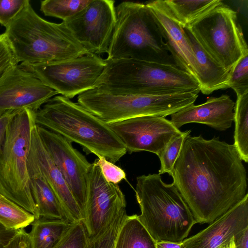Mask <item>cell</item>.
<instances>
[{"instance_id":"cell-8","label":"cell","mask_w":248,"mask_h":248,"mask_svg":"<svg viewBox=\"0 0 248 248\" xmlns=\"http://www.w3.org/2000/svg\"><path fill=\"white\" fill-rule=\"evenodd\" d=\"M198 93L165 95L114 94L96 88L79 94L78 103L104 123L109 124L136 117H165L188 107Z\"/></svg>"},{"instance_id":"cell-34","label":"cell","mask_w":248,"mask_h":248,"mask_svg":"<svg viewBox=\"0 0 248 248\" xmlns=\"http://www.w3.org/2000/svg\"><path fill=\"white\" fill-rule=\"evenodd\" d=\"M18 64L4 33L0 34V79L11 68Z\"/></svg>"},{"instance_id":"cell-1","label":"cell","mask_w":248,"mask_h":248,"mask_svg":"<svg viewBox=\"0 0 248 248\" xmlns=\"http://www.w3.org/2000/svg\"><path fill=\"white\" fill-rule=\"evenodd\" d=\"M171 176L196 223L210 224L248 193L242 160L233 144L218 137L188 136Z\"/></svg>"},{"instance_id":"cell-2","label":"cell","mask_w":248,"mask_h":248,"mask_svg":"<svg viewBox=\"0 0 248 248\" xmlns=\"http://www.w3.org/2000/svg\"><path fill=\"white\" fill-rule=\"evenodd\" d=\"M34 121L36 125L113 163L126 154L124 145L108 124L62 95L54 96L34 112Z\"/></svg>"},{"instance_id":"cell-15","label":"cell","mask_w":248,"mask_h":248,"mask_svg":"<svg viewBox=\"0 0 248 248\" xmlns=\"http://www.w3.org/2000/svg\"><path fill=\"white\" fill-rule=\"evenodd\" d=\"M126 205L125 196L119 186L105 180L94 161L89 174L87 200L82 221L89 237L96 236Z\"/></svg>"},{"instance_id":"cell-5","label":"cell","mask_w":248,"mask_h":248,"mask_svg":"<svg viewBox=\"0 0 248 248\" xmlns=\"http://www.w3.org/2000/svg\"><path fill=\"white\" fill-rule=\"evenodd\" d=\"M136 180L140 223L155 242H182L196 222L175 186L164 182L158 173L139 176Z\"/></svg>"},{"instance_id":"cell-18","label":"cell","mask_w":248,"mask_h":248,"mask_svg":"<svg viewBox=\"0 0 248 248\" xmlns=\"http://www.w3.org/2000/svg\"><path fill=\"white\" fill-rule=\"evenodd\" d=\"M146 4L152 13L175 65L197 80L195 58L183 27L164 0L153 1Z\"/></svg>"},{"instance_id":"cell-26","label":"cell","mask_w":248,"mask_h":248,"mask_svg":"<svg viewBox=\"0 0 248 248\" xmlns=\"http://www.w3.org/2000/svg\"><path fill=\"white\" fill-rule=\"evenodd\" d=\"M34 215L0 193V223L10 230L24 228L34 221Z\"/></svg>"},{"instance_id":"cell-12","label":"cell","mask_w":248,"mask_h":248,"mask_svg":"<svg viewBox=\"0 0 248 248\" xmlns=\"http://www.w3.org/2000/svg\"><path fill=\"white\" fill-rule=\"evenodd\" d=\"M36 127L45 148L63 175L84 218L92 163L63 137L42 126Z\"/></svg>"},{"instance_id":"cell-4","label":"cell","mask_w":248,"mask_h":248,"mask_svg":"<svg viewBox=\"0 0 248 248\" xmlns=\"http://www.w3.org/2000/svg\"><path fill=\"white\" fill-rule=\"evenodd\" d=\"M96 84L99 91L114 94L198 93L200 84L176 65L135 59H105Z\"/></svg>"},{"instance_id":"cell-13","label":"cell","mask_w":248,"mask_h":248,"mask_svg":"<svg viewBox=\"0 0 248 248\" xmlns=\"http://www.w3.org/2000/svg\"><path fill=\"white\" fill-rule=\"evenodd\" d=\"M58 94L34 73L16 64L0 79V116L25 109L35 112Z\"/></svg>"},{"instance_id":"cell-31","label":"cell","mask_w":248,"mask_h":248,"mask_svg":"<svg viewBox=\"0 0 248 248\" xmlns=\"http://www.w3.org/2000/svg\"><path fill=\"white\" fill-rule=\"evenodd\" d=\"M228 87L234 91L237 96L248 93V53L243 56L232 67Z\"/></svg>"},{"instance_id":"cell-17","label":"cell","mask_w":248,"mask_h":248,"mask_svg":"<svg viewBox=\"0 0 248 248\" xmlns=\"http://www.w3.org/2000/svg\"><path fill=\"white\" fill-rule=\"evenodd\" d=\"M248 228V193L204 230L184 239L185 248H221Z\"/></svg>"},{"instance_id":"cell-21","label":"cell","mask_w":248,"mask_h":248,"mask_svg":"<svg viewBox=\"0 0 248 248\" xmlns=\"http://www.w3.org/2000/svg\"><path fill=\"white\" fill-rule=\"evenodd\" d=\"M30 189L39 218L68 220L65 212L45 178L38 173H29Z\"/></svg>"},{"instance_id":"cell-27","label":"cell","mask_w":248,"mask_h":248,"mask_svg":"<svg viewBox=\"0 0 248 248\" xmlns=\"http://www.w3.org/2000/svg\"><path fill=\"white\" fill-rule=\"evenodd\" d=\"M91 0H45L41 1L40 10L46 16L63 21L83 10Z\"/></svg>"},{"instance_id":"cell-7","label":"cell","mask_w":248,"mask_h":248,"mask_svg":"<svg viewBox=\"0 0 248 248\" xmlns=\"http://www.w3.org/2000/svg\"><path fill=\"white\" fill-rule=\"evenodd\" d=\"M34 112L25 109L16 113L7 129L0 153V193L39 219L30 189L27 168Z\"/></svg>"},{"instance_id":"cell-22","label":"cell","mask_w":248,"mask_h":248,"mask_svg":"<svg viewBox=\"0 0 248 248\" xmlns=\"http://www.w3.org/2000/svg\"><path fill=\"white\" fill-rule=\"evenodd\" d=\"M73 222L67 219L40 218L29 233L31 248H54Z\"/></svg>"},{"instance_id":"cell-10","label":"cell","mask_w":248,"mask_h":248,"mask_svg":"<svg viewBox=\"0 0 248 248\" xmlns=\"http://www.w3.org/2000/svg\"><path fill=\"white\" fill-rule=\"evenodd\" d=\"M105 66V60L98 55L87 53L63 61L23 67L58 94L71 99L95 88Z\"/></svg>"},{"instance_id":"cell-23","label":"cell","mask_w":248,"mask_h":248,"mask_svg":"<svg viewBox=\"0 0 248 248\" xmlns=\"http://www.w3.org/2000/svg\"><path fill=\"white\" fill-rule=\"evenodd\" d=\"M114 248H156V242L138 219L127 215L120 228Z\"/></svg>"},{"instance_id":"cell-37","label":"cell","mask_w":248,"mask_h":248,"mask_svg":"<svg viewBox=\"0 0 248 248\" xmlns=\"http://www.w3.org/2000/svg\"><path fill=\"white\" fill-rule=\"evenodd\" d=\"M17 230H10L0 223V245L5 246L12 238Z\"/></svg>"},{"instance_id":"cell-19","label":"cell","mask_w":248,"mask_h":248,"mask_svg":"<svg viewBox=\"0 0 248 248\" xmlns=\"http://www.w3.org/2000/svg\"><path fill=\"white\" fill-rule=\"evenodd\" d=\"M234 105L227 94L211 97L203 104H192L171 114L170 121L178 128L188 123H196L225 131L231 127L234 120Z\"/></svg>"},{"instance_id":"cell-3","label":"cell","mask_w":248,"mask_h":248,"mask_svg":"<svg viewBox=\"0 0 248 248\" xmlns=\"http://www.w3.org/2000/svg\"><path fill=\"white\" fill-rule=\"evenodd\" d=\"M4 33L17 62L24 67L89 53L63 21L58 24L45 20L36 13L30 1Z\"/></svg>"},{"instance_id":"cell-38","label":"cell","mask_w":248,"mask_h":248,"mask_svg":"<svg viewBox=\"0 0 248 248\" xmlns=\"http://www.w3.org/2000/svg\"><path fill=\"white\" fill-rule=\"evenodd\" d=\"M236 248H248V228L235 238Z\"/></svg>"},{"instance_id":"cell-20","label":"cell","mask_w":248,"mask_h":248,"mask_svg":"<svg viewBox=\"0 0 248 248\" xmlns=\"http://www.w3.org/2000/svg\"><path fill=\"white\" fill-rule=\"evenodd\" d=\"M196 61V73L200 91L206 95L228 88L230 72L217 63L204 49L187 26L183 27Z\"/></svg>"},{"instance_id":"cell-29","label":"cell","mask_w":248,"mask_h":248,"mask_svg":"<svg viewBox=\"0 0 248 248\" xmlns=\"http://www.w3.org/2000/svg\"><path fill=\"white\" fill-rule=\"evenodd\" d=\"M191 132V130L182 132L167 144L158 156L161 163L159 174L167 173L170 175H171L174 163L179 155L184 142L186 138L190 135Z\"/></svg>"},{"instance_id":"cell-39","label":"cell","mask_w":248,"mask_h":248,"mask_svg":"<svg viewBox=\"0 0 248 248\" xmlns=\"http://www.w3.org/2000/svg\"><path fill=\"white\" fill-rule=\"evenodd\" d=\"M156 248H185L183 242H156Z\"/></svg>"},{"instance_id":"cell-35","label":"cell","mask_w":248,"mask_h":248,"mask_svg":"<svg viewBox=\"0 0 248 248\" xmlns=\"http://www.w3.org/2000/svg\"><path fill=\"white\" fill-rule=\"evenodd\" d=\"M4 248H31L29 233L24 228L17 230Z\"/></svg>"},{"instance_id":"cell-9","label":"cell","mask_w":248,"mask_h":248,"mask_svg":"<svg viewBox=\"0 0 248 248\" xmlns=\"http://www.w3.org/2000/svg\"><path fill=\"white\" fill-rule=\"evenodd\" d=\"M186 26L208 53L230 72L248 53L237 13L222 1Z\"/></svg>"},{"instance_id":"cell-24","label":"cell","mask_w":248,"mask_h":248,"mask_svg":"<svg viewBox=\"0 0 248 248\" xmlns=\"http://www.w3.org/2000/svg\"><path fill=\"white\" fill-rule=\"evenodd\" d=\"M167 7L180 24L189 26L218 5L220 0H167Z\"/></svg>"},{"instance_id":"cell-40","label":"cell","mask_w":248,"mask_h":248,"mask_svg":"<svg viewBox=\"0 0 248 248\" xmlns=\"http://www.w3.org/2000/svg\"><path fill=\"white\" fill-rule=\"evenodd\" d=\"M221 248H236L235 237H232L228 243Z\"/></svg>"},{"instance_id":"cell-25","label":"cell","mask_w":248,"mask_h":248,"mask_svg":"<svg viewBox=\"0 0 248 248\" xmlns=\"http://www.w3.org/2000/svg\"><path fill=\"white\" fill-rule=\"evenodd\" d=\"M234 144L241 159L248 162V93L237 96L234 107Z\"/></svg>"},{"instance_id":"cell-36","label":"cell","mask_w":248,"mask_h":248,"mask_svg":"<svg viewBox=\"0 0 248 248\" xmlns=\"http://www.w3.org/2000/svg\"><path fill=\"white\" fill-rule=\"evenodd\" d=\"M17 113L0 116V153L5 142L8 124Z\"/></svg>"},{"instance_id":"cell-14","label":"cell","mask_w":248,"mask_h":248,"mask_svg":"<svg viewBox=\"0 0 248 248\" xmlns=\"http://www.w3.org/2000/svg\"><path fill=\"white\" fill-rule=\"evenodd\" d=\"M131 154L148 151L158 156L182 131L164 117L147 115L108 124Z\"/></svg>"},{"instance_id":"cell-11","label":"cell","mask_w":248,"mask_h":248,"mask_svg":"<svg viewBox=\"0 0 248 248\" xmlns=\"http://www.w3.org/2000/svg\"><path fill=\"white\" fill-rule=\"evenodd\" d=\"M114 3L112 0H91L81 11L63 21L88 53H108L117 20Z\"/></svg>"},{"instance_id":"cell-33","label":"cell","mask_w":248,"mask_h":248,"mask_svg":"<svg viewBox=\"0 0 248 248\" xmlns=\"http://www.w3.org/2000/svg\"><path fill=\"white\" fill-rule=\"evenodd\" d=\"M99 166L101 172L106 181L118 184L123 180H126L125 171L103 157H98L94 160Z\"/></svg>"},{"instance_id":"cell-28","label":"cell","mask_w":248,"mask_h":248,"mask_svg":"<svg viewBox=\"0 0 248 248\" xmlns=\"http://www.w3.org/2000/svg\"><path fill=\"white\" fill-rule=\"evenodd\" d=\"M126 216L125 208L121 209L96 236L89 238L85 248H114L118 234Z\"/></svg>"},{"instance_id":"cell-32","label":"cell","mask_w":248,"mask_h":248,"mask_svg":"<svg viewBox=\"0 0 248 248\" xmlns=\"http://www.w3.org/2000/svg\"><path fill=\"white\" fill-rule=\"evenodd\" d=\"M29 0H0V24L7 28Z\"/></svg>"},{"instance_id":"cell-6","label":"cell","mask_w":248,"mask_h":248,"mask_svg":"<svg viewBox=\"0 0 248 248\" xmlns=\"http://www.w3.org/2000/svg\"><path fill=\"white\" fill-rule=\"evenodd\" d=\"M115 10L116 23L106 59H131L176 65L146 4L124 1Z\"/></svg>"},{"instance_id":"cell-30","label":"cell","mask_w":248,"mask_h":248,"mask_svg":"<svg viewBox=\"0 0 248 248\" xmlns=\"http://www.w3.org/2000/svg\"><path fill=\"white\" fill-rule=\"evenodd\" d=\"M89 238L82 221L73 222L54 248H85Z\"/></svg>"},{"instance_id":"cell-16","label":"cell","mask_w":248,"mask_h":248,"mask_svg":"<svg viewBox=\"0 0 248 248\" xmlns=\"http://www.w3.org/2000/svg\"><path fill=\"white\" fill-rule=\"evenodd\" d=\"M27 168L29 174L38 173L45 178L59 200L69 221L83 220L81 210L63 175L41 141L36 124L32 131Z\"/></svg>"}]
</instances>
